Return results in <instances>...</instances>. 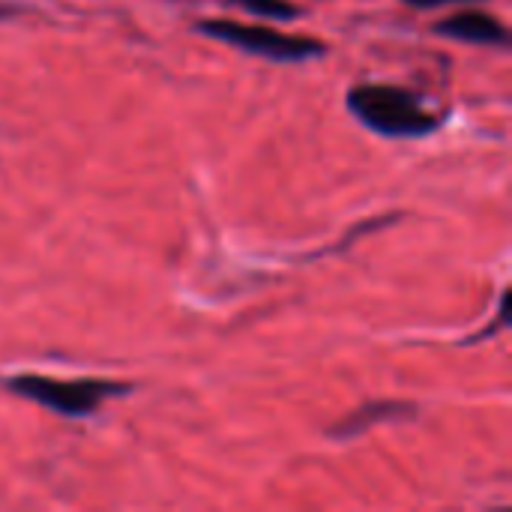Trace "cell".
Here are the masks:
<instances>
[{
	"label": "cell",
	"instance_id": "cell-1",
	"mask_svg": "<svg viewBox=\"0 0 512 512\" xmlns=\"http://www.w3.org/2000/svg\"><path fill=\"white\" fill-rule=\"evenodd\" d=\"M348 108L375 132L393 138H417L429 135L438 120L423 111V105L390 84H360L348 93Z\"/></svg>",
	"mask_w": 512,
	"mask_h": 512
},
{
	"label": "cell",
	"instance_id": "cell-2",
	"mask_svg": "<svg viewBox=\"0 0 512 512\" xmlns=\"http://www.w3.org/2000/svg\"><path fill=\"white\" fill-rule=\"evenodd\" d=\"M15 396H24L54 414L63 417H87L93 414L108 396L123 393V384L96 381V378H78V381H60L48 375H15L6 384Z\"/></svg>",
	"mask_w": 512,
	"mask_h": 512
},
{
	"label": "cell",
	"instance_id": "cell-3",
	"mask_svg": "<svg viewBox=\"0 0 512 512\" xmlns=\"http://www.w3.org/2000/svg\"><path fill=\"white\" fill-rule=\"evenodd\" d=\"M198 30L210 39L228 42L240 51H252V54H264L270 60H309L315 54L324 51V45L318 39L309 36H291V33H279L273 27H261V24H240V21H204L198 24Z\"/></svg>",
	"mask_w": 512,
	"mask_h": 512
},
{
	"label": "cell",
	"instance_id": "cell-4",
	"mask_svg": "<svg viewBox=\"0 0 512 512\" xmlns=\"http://www.w3.org/2000/svg\"><path fill=\"white\" fill-rule=\"evenodd\" d=\"M438 33L462 39V42H477V45H504L507 42V27L486 12H456L438 24Z\"/></svg>",
	"mask_w": 512,
	"mask_h": 512
},
{
	"label": "cell",
	"instance_id": "cell-5",
	"mask_svg": "<svg viewBox=\"0 0 512 512\" xmlns=\"http://www.w3.org/2000/svg\"><path fill=\"white\" fill-rule=\"evenodd\" d=\"M240 6H246L249 12L255 15H264V18H276V21H291L297 15V6L288 3V0H237Z\"/></svg>",
	"mask_w": 512,
	"mask_h": 512
},
{
	"label": "cell",
	"instance_id": "cell-6",
	"mask_svg": "<svg viewBox=\"0 0 512 512\" xmlns=\"http://www.w3.org/2000/svg\"><path fill=\"white\" fill-rule=\"evenodd\" d=\"M411 6H438V3H450V0H408Z\"/></svg>",
	"mask_w": 512,
	"mask_h": 512
},
{
	"label": "cell",
	"instance_id": "cell-7",
	"mask_svg": "<svg viewBox=\"0 0 512 512\" xmlns=\"http://www.w3.org/2000/svg\"><path fill=\"white\" fill-rule=\"evenodd\" d=\"M3 15H6V9H3V6H0V18H3Z\"/></svg>",
	"mask_w": 512,
	"mask_h": 512
}]
</instances>
